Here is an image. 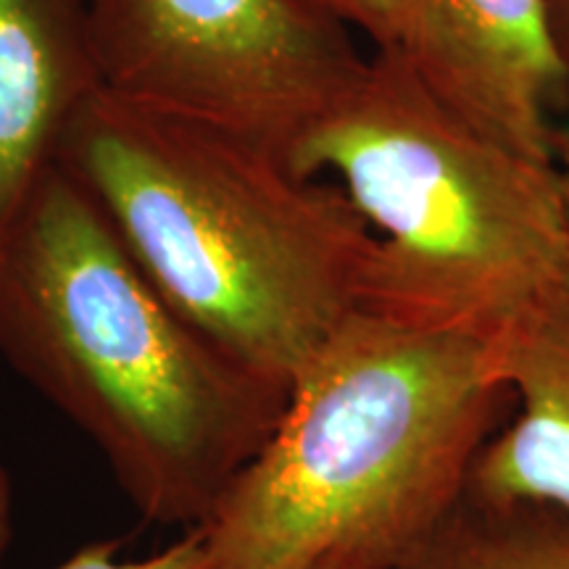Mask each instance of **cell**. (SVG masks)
<instances>
[{
    "mask_svg": "<svg viewBox=\"0 0 569 569\" xmlns=\"http://www.w3.org/2000/svg\"><path fill=\"white\" fill-rule=\"evenodd\" d=\"M0 356L92 440L142 519L184 530L288 398L177 315L61 167L0 240Z\"/></svg>",
    "mask_w": 569,
    "mask_h": 569,
    "instance_id": "obj_1",
    "label": "cell"
},
{
    "mask_svg": "<svg viewBox=\"0 0 569 569\" xmlns=\"http://www.w3.org/2000/svg\"><path fill=\"white\" fill-rule=\"evenodd\" d=\"M59 167L177 315L282 393L361 306L375 251L365 217L251 140L101 88Z\"/></svg>",
    "mask_w": 569,
    "mask_h": 569,
    "instance_id": "obj_2",
    "label": "cell"
},
{
    "mask_svg": "<svg viewBox=\"0 0 569 569\" xmlns=\"http://www.w3.org/2000/svg\"><path fill=\"white\" fill-rule=\"evenodd\" d=\"M507 401L496 338L351 311L196 528L209 569H317L346 551L390 569L465 493Z\"/></svg>",
    "mask_w": 569,
    "mask_h": 569,
    "instance_id": "obj_3",
    "label": "cell"
},
{
    "mask_svg": "<svg viewBox=\"0 0 569 569\" xmlns=\"http://www.w3.org/2000/svg\"><path fill=\"white\" fill-rule=\"evenodd\" d=\"M298 177L336 172L375 232L359 309L498 338L559 301L569 269V184L559 163L511 151L427 90L398 48L284 153Z\"/></svg>",
    "mask_w": 569,
    "mask_h": 569,
    "instance_id": "obj_4",
    "label": "cell"
},
{
    "mask_svg": "<svg viewBox=\"0 0 569 569\" xmlns=\"http://www.w3.org/2000/svg\"><path fill=\"white\" fill-rule=\"evenodd\" d=\"M92 42L106 92L282 159L365 67L306 0H92Z\"/></svg>",
    "mask_w": 569,
    "mask_h": 569,
    "instance_id": "obj_5",
    "label": "cell"
},
{
    "mask_svg": "<svg viewBox=\"0 0 569 569\" xmlns=\"http://www.w3.org/2000/svg\"><path fill=\"white\" fill-rule=\"evenodd\" d=\"M398 51L432 96L528 159L557 163L553 117L569 71L549 30L546 0H403Z\"/></svg>",
    "mask_w": 569,
    "mask_h": 569,
    "instance_id": "obj_6",
    "label": "cell"
},
{
    "mask_svg": "<svg viewBox=\"0 0 569 569\" xmlns=\"http://www.w3.org/2000/svg\"><path fill=\"white\" fill-rule=\"evenodd\" d=\"M98 90L92 0H0V240Z\"/></svg>",
    "mask_w": 569,
    "mask_h": 569,
    "instance_id": "obj_7",
    "label": "cell"
},
{
    "mask_svg": "<svg viewBox=\"0 0 569 569\" xmlns=\"http://www.w3.org/2000/svg\"><path fill=\"white\" fill-rule=\"evenodd\" d=\"M498 369L517 401L482 443L465 493L532 501L569 515V309L549 301L496 338Z\"/></svg>",
    "mask_w": 569,
    "mask_h": 569,
    "instance_id": "obj_8",
    "label": "cell"
},
{
    "mask_svg": "<svg viewBox=\"0 0 569 569\" xmlns=\"http://www.w3.org/2000/svg\"><path fill=\"white\" fill-rule=\"evenodd\" d=\"M390 569H569V515L461 493Z\"/></svg>",
    "mask_w": 569,
    "mask_h": 569,
    "instance_id": "obj_9",
    "label": "cell"
},
{
    "mask_svg": "<svg viewBox=\"0 0 569 569\" xmlns=\"http://www.w3.org/2000/svg\"><path fill=\"white\" fill-rule=\"evenodd\" d=\"M56 569H209V553H206L201 532L193 528L153 557L119 561L117 543L101 540V543L82 546L74 557Z\"/></svg>",
    "mask_w": 569,
    "mask_h": 569,
    "instance_id": "obj_10",
    "label": "cell"
},
{
    "mask_svg": "<svg viewBox=\"0 0 569 569\" xmlns=\"http://www.w3.org/2000/svg\"><path fill=\"white\" fill-rule=\"evenodd\" d=\"M340 24L356 27L375 48H396L401 38L403 0H306Z\"/></svg>",
    "mask_w": 569,
    "mask_h": 569,
    "instance_id": "obj_11",
    "label": "cell"
},
{
    "mask_svg": "<svg viewBox=\"0 0 569 569\" xmlns=\"http://www.w3.org/2000/svg\"><path fill=\"white\" fill-rule=\"evenodd\" d=\"M549 6V30L557 53L569 71V0H546Z\"/></svg>",
    "mask_w": 569,
    "mask_h": 569,
    "instance_id": "obj_12",
    "label": "cell"
},
{
    "mask_svg": "<svg viewBox=\"0 0 569 569\" xmlns=\"http://www.w3.org/2000/svg\"><path fill=\"white\" fill-rule=\"evenodd\" d=\"M317 569H386L380 561L367 557V553L359 551H346V553H336V557L325 559Z\"/></svg>",
    "mask_w": 569,
    "mask_h": 569,
    "instance_id": "obj_13",
    "label": "cell"
},
{
    "mask_svg": "<svg viewBox=\"0 0 569 569\" xmlns=\"http://www.w3.org/2000/svg\"><path fill=\"white\" fill-rule=\"evenodd\" d=\"M557 163L561 167V172L567 177V184H569V134L565 132L561 134V142H559V153H557ZM559 301L567 306L569 309V269H567V277H565V284H561V296Z\"/></svg>",
    "mask_w": 569,
    "mask_h": 569,
    "instance_id": "obj_14",
    "label": "cell"
}]
</instances>
